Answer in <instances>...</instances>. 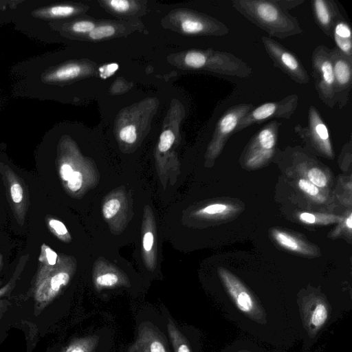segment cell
<instances>
[{
	"label": "cell",
	"instance_id": "6da1fadb",
	"mask_svg": "<svg viewBox=\"0 0 352 352\" xmlns=\"http://www.w3.org/2000/svg\"><path fill=\"white\" fill-rule=\"evenodd\" d=\"M73 6L50 0H20L12 23L16 30L43 43H52L51 27L73 15Z\"/></svg>",
	"mask_w": 352,
	"mask_h": 352
},
{
	"label": "cell",
	"instance_id": "7a4b0ae2",
	"mask_svg": "<svg viewBox=\"0 0 352 352\" xmlns=\"http://www.w3.org/2000/svg\"><path fill=\"white\" fill-rule=\"evenodd\" d=\"M232 7L270 36L280 39L302 33L298 19L281 0H233Z\"/></svg>",
	"mask_w": 352,
	"mask_h": 352
},
{
	"label": "cell",
	"instance_id": "3957f363",
	"mask_svg": "<svg viewBox=\"0 0 352 352\" xmlns=\"http://www.w3.org/2000/svg\"><path fill=\"white\" fill-rule=\"evenodd\" d=\"M312 76L318 94L329 108L336 105L335 80L330 49L324 45L315 47L311 55Z\"/></svg>",
	"mask_w": 352,
	"mask_h": 352
},
{
	"label": "cell",
	"instance_id": "277c9868",
	"mask_svg": "<svg viewBox=\"0 0 352 352\" xmlns=\"http://www.w3.org/2000/svg\"><path fill=\"white\" fill-rule=\"evenodd\" d=\"M38 261L34 296L38 302L46 303L58 294L62 287L67 285L70 275L68 272L60 269L58 258L57 263L52 265L39 255Z\"/></svg>",
	"mask_w": 352,
	"mask_h": 352
},
{
	"label": "cell",
	"instance_id": "5b68a950",
	"mask_svg": "<svg viewBox=\"0 0 352 352\" xmlns=\"http://www.w3.org/2000/svg\"><path fill=\"white\" fill-rule=\"evenodd\" d=\"M0 173L9 204L16 222L22 226L30 206L29 193L23 179L7 164L0 161Z\"/></svg>",
	"mask_w": 352,
	"mask_h": 352
},
{
	"label": "cell",
	"instance_id": "8992f818",
	"mask_svg": "<svg viewBox=\"0 0 352 352\" xmlns=\"http://www.w3.org/2000/svg\"><path fill=\"white\" fill-rule=\"evenodd\" d=\"M261 41L275 67L298 84L309 82L310 78L306 69L294 53L270 37L262 36Z\"/></svg>",
	"mask_w": 352,
	"mask_h": 352
},
{
	"label": "cell",
	"instance_id": "52a82bcc",
	"mask_svg": "<svg viewBox=\"0 0 352 352\" xmlns=\"http://www.w3.org/2000/svg\"><path fill=\"white\" fill-rule=\"evenodd\" d=\"M298 95L292 94L278 101L266 102L254 107L241 120L234 133L272 118L289 119L298 107Z\"/></svg>",
	"mask_w": 352,
	"mask_h": 352
},
{
	"label": "cell",
	"instance_id": "ba28073f",
	"mask_svg": "<svg viewBox=\"0 0 352 352\" xmlns=\"http://www.w3.org/2000/svg\"><path fill=\"white\" fill-rule=\"evenodd\" d=\"M294 130L302 138L309 142L322 153L331 156L333 154L330 136L327 125L320 112L313 105L308 111V126L297 124Z\"/></svg>",
	"mask_w": 352,
	"mask_h": 352
},
{
	"label": "cell",
	"instance_id": "9c48e42d",
	"mask_svg": "<svg viewBox=\"0 0 352 352\" xmlns=\"http://www.w3.org/2000/svg\"><path fill=\"white\" fill-rule=\"evenodd\" d=\"M334 80L336 104L341 109L349 102L352 85V58L339 50L336 47L330 49Z\"/></svg>",
	"mask_w": 352,
	"mask_h": 352
},
{
	"label": "cell",
	"instance_id": "30bf717a",
	"mask_svg": "<svg viewBox=\"0 0 352 352\" xmlns=\"http://www.w3.org/2000/svg\"><path fill=\"white\" fill-rule=\"evenodd\" d=\"M252 104H239L228 108L220 118L215 129L212 148L220 151L228 138L235 131L241 120L254 108Z\"/></svg>",
	"mask_w": 352,
	"mask_h": 352
},
{
	"label": "cell",
	"instance_id": "8fae6325",
	"mask_svg": "<svg viewBox=\"0 0 352 352\" xmlns=\"http://www.w3.org/2000/svg\"><path fill=\"white\" fill-rule=\"evenodd\" d=\"M127 352H169L163 335L153 324L142 323L138 337Z\"/></svg>",
	"mask_w": 352,
	"mask_h": 352
},
{
	"label": "cell",
	"instance_id": "7c38bea8",
	"mask_svg": "<svg viewBox=\"0 0 352 352\" xmlns=\"http://www.w3.org/2000/svg\"><path fill=\"white\" fill-rule=\"evenodd\" d=\"M311 7L318 27L326 35L332 37L334 25L343 19L336 3L333 0H312Z\"/></svg>",
	"mask_w": 352,
	"mask_h": 352
},
{
	"label": "cell",
	"instance_id": "4fadbf2b",
	"mask_svg": "<svg viewBox=\"0 0 352 352\" xmlns=\"http://www.w3.org/2000/svg\"><path fill=\"white\" fill-rule=\"evenodd\" d=\"M219 274L238 309L244 313H252L255 308L254 302L243 285L226 270H221Z\"/></svg>",
	"mask_w": 352,
	"mask_h": 352
},
{
	"label": "cell",
	"instance_id": "5bb4252c",
	"mask_svg": "<svg viewBox=\"0 0 352 352\" xmlns=\"http://www.w3.org/2000/svg\"><path fill=\"white\" fill-rule=\"evenodd\" d=\"M332 37L336 47L347 56L352 58V34L349 23L343 19L338 21L333 28Z\"/></svg>",
	"mask_w": 352,
	"mask_h": 352
},
{
	"label": "cell",
	"instance_id": "9a60e30c",
	"mask_svg": "<svg viewBox=\"0 0 352 352\" xmlns=\"http://www.w3.org/2000/svg\"><path fill=\"white\" fill-rule=\"evenodd\" d=\"M167 329L175 352H191L186 338L170 319H168Z\"/></svg>",
	"mask_w": 352,
	"mask_h": 352
},
{
	"label": "cell",
	"instance_id": "2e32d148",
	"mask_svg": "<svg viewBox=\"0 0 352 352\" xmlns=\"http://www.w3.org/2000/svg\"><path fill=\"white\" fill-rule=\"evenodd\" d=\"M98 341L96 336L80 338L70 344L63 352H94Z\"/></svg>",
	"mask_w": 352,
	"mask_h": 352
},
{
	"label": "cell",
	"instance_id": "e0dca14e",
	"mask_svg": "<svg viewBox=\"0 0 352 352\" xmlns=\"http://www.w3.org/2000/svg\"><path fill=\"white\" fill-rule=\"evenodd\" d=\"M273 235L276 242L282 247L294 252H302L298 241L292 236L278 230H274Z\"/></svg>",
	"mask_w": 352,
	"mask_h": 352
},
{
	"label": "cell",
	"instance_id": "ac0fdd59",
	"mask_svg": "<svg viewBox=\"0 0 352 352\" xmlns=\"http://www.w3.org/2000/svg\"><path fill=\"white\" fill-rule=\"evenodd\" d=\"M19 0H0V24L12 23Z\"/></svg>",
	"mask_w": 352,
	"mask_h": 352
},
{
	"label": "cell",
	"instance_id": "d6986e66",
	"mask_svg": "<svg viewBox=\"0 0 352 352\" xmlns=\"http://www.w3.org/2000/svg\"><path fill=\"white\" fill-rule=\"evenodd\" d=\"M328 318V311L322 302L318 303L314 307L310 318L311 324L316 328H320L326 322Z\"/></svg>",
	"mask_w": 352,
	"mask_h": 352
},
{
	"label": "cell",
	"instance_id": "ffe728a7",
	"mask_svg": "<svg viewBox=\"0 0 352 352\" xmlns=\"http://www.w3.org/2000/svg\"><path fill=\"white\" fill-rule=\"evenodd\" d=\"M46 223L50 231L57 237L64 240L68 236V231L61 221L51 217H46Z\"/></svg>",
	"mask_w": 352,
	"mask_h": 352
},
{
	"label": "cell",
	"instance_id": "44dd1931",
	"mask_svg": "<svg viewBox=\"0 0 352 352\" xmlns=\"http://www.w3.org/2000/svg\"><path fill=\"white\" fill-rule=\"evenodd\" d=\"M309 181L316 187L323 188L326 186L327 178L324 173L320 168L313 167L307 173Z\"/></svg>",
	"mask_w": 352,
	"mask_h": 352
},
{
	"label": "cell",
	"instance_id": "7402d4cb",
	"mask_svg": "<svg viewBox=\"0 0 352 352\" xmlns=\"http://www.w3.org/2000/svg\"><path fill=\"white\" fill-rule=\"evenodd\" d=\"M205 56L203 52L192 51L188 52L185 58V63L190 67L201 69L204 63Z\"/></svg>",
	"mask_w": 352,
	"mask_h": 352
},
{
	"label": "cell",
	"instance_id": "603a6c76",
	"mask_svg": "<svg viewBox=\"0 0 352 352\" xmlns=\"http://www.w3.org/2000/svg\"><path fill=\"white\" fill-rule=\"evenodd\" d=\"M115 29L111 25H102L94 28L90 32L89 36L93 39H101L112 36Z\"/></svg>",
	"mask_w": 352,
	"mask_h": 352
},
{
	"label": "cell",
	"instance_id": "cb8c5ba5",
	"mask_svg": "<svg viewBox=\"0 0 352 352\" xmlns=\"http://www.w3.org/2000/svg\"><path fill=\"white\" fill-rule=\"evenodd\" d=\"M175 140V135L170 130L164 131L160 135L158 148L161 152L167 151Z\"/></svg>",
	"mask_w": 352,
	"mask_h": 352
},
{
	"label": "cell",
	"instance_id": "d4e9b609",
	"mask_svg": "<svg viewBox=\"0 0 352 352\" xmlns=\"http://www.w3.org/2000/svg\"><path fill=\"white\" fill-rule=\"evenodd\" d=\"M120 208V203L118 199H111L106 202L102 208V212L106 219H110L116 215Z\"/></svg>",
	"mask_w": 352,
	"mask_h": 352
},
{
	"label": "cell",
	"instance_id": "484cf974",
	"mask_svg": "<svg viewBox=\"0 0 352 352\" xmlns=\"http://www.w3.org/2000/svg\"><path fill=\"white\" fill-rule=\"evenodd\" d=\"M75 33H87L90 32L95 27L92 22L88 21H80L74 23L70 26H67Z\"/></svg>",
	"mask_w": 352,
	"mask_h": 352
},
{
	"label": "cell",
	"instance_id": "4316f807",
	"mask_svg": "<svg viewBox=\"0 0 352 352\" xmlns=\"http://www.w3.org/2000/svg\"><path fill=\"white\" fill-rule=\"evenodd\" d=\"M82 184V175L79 171H74L67 182V187L72 192H76L80 189Z\"/></svg>",
	"mask_w": 352,
	"mask_h": 352
},
{
	"label": "cell",
	"instance_id": "83f0119b",
	"mask_svg": "<svg viewBox=\"0 0 352 352\" xmlns=\"http://www.w3.org/2000/svg\"><path fill=\"white\" fill-rule=\"evenodd\" d=\"M118 282V276L112 273L100 275L96 278V283L100 287H111L115 285Z\"/></svg>",
	"mask_w": 352,
	"mask_h": 352
},
{
	"label": "cell",
	"instance_id": "f1b7e54d",
	"mask_svg": "<svg viewBox=\"0 0 352 352\" xmlns=\"http://www.w3.org/2000/svg\"><path fill=\"white\" fill-rule=\"evenodd\" d=\"M120 138L127 143H133L136 140L135 127L133 125H128L122 128L120 132Z\"/></svg>",
	"mask_w": 352,
	"mask_h": 352
},
{
	"label": "cell",
	"instance_id": "f546056e",
	"mask_svg": "<svg viewBox=\"0 0 352 352\" xmlns=\"http://www.w3.org/2000/svg\"><path fill=\"white\" fill-rule=\"evenodd\" d=\"M298 186L303 192L311 196H316L319 193L318 187L305 179H300L298 182Z\"/></svg>",
	"mask_w": 352,
	"mask_h": 352
},
{
	"label": "cell",
	"instance_id": "4dcf8cb0",
	"mask_svg": "<svg viewBox=\"0 0 352 352\" xmlns=\"http://www.w3.org/2000/svg\"><path fill=\"white\" fill-rule=\"evenodd\" d=\"M228 206L223 204H214L209 205L202 209L200 212L207 214H218L228 210Z\"/></svg>",
	"mask_w": 352,
	"mask_h": 352
},
{
	"label": "cell",
	"instance_id": "1f68e13d",
	"mask_svg": "<svg viewBox=\"0 0 352 352\" xmlns=\"http://www.w3.org/2000/svg\"><path fill=\"white\" fill-rule=\"evenodd\" d=\"M117 63H110L99 67V73L100 78L106 79L112 76L118 69Z\"/></svg>",
	"mask_w": 352,
	"mask_h": 352
},
{
	"label": "cell",
	"instance_id": "d6a6232c",
	"mask_svg": "<svg viewBox=\"0 0 352 352\" xmlns=\"http://www.w3.org/2000/svg\"><path fill=\"white\" fill-rule=\"evenodd\" d=\"M110 6L118 12H125L129 8V2L126 0H111Z\"/></svg>",
	"mask_w": 352,
	"mask_h": 352
},
{
	"label": "cell",
	"instance_id": "836d02e7",
	"mask_svg": "<svg viewBox=\"0 0 352 352\" xmlns=\"http://www.w3.org/2000/svg\"><path fill=\"white\" fill-rule=\"evenodd\" d=\"M153 243V235L151 232H147L143 238V247L146 251H150Z\"/></svg>",
	"mask_w": 352,
	"mask_h": 352
},
{
	"label": "cell",
	"instance_id": "e575fe53",
	"mask_svg": "<svg viewBox=\"0 0 352 352\" xmlns=\"http://www.w3.org/2000/svg\"><path fill=\"white\" fill-rule=\"evenodd\" d=\"M299 218L301 221L309 223V224H313L316 222V217L309 212H302L300 214Z\"/></svg>",
	"mask_w": 352,
	"mask_h": 352
},
{
	"label": "cell",
	"instance_id": "d590c367",
	"mask_svg": "<svg viewBox=\"0 0 352 352\" xmlns=\"http://www.w3.org/2000/svg\"><path fill=\"white\" fill-rule=\"evenodd\" d=\"M346 227L351 230L352 228V215L351 214H349L348 218L346 220Z\"/></svg>",
	"mask_w": 352,
	"mask_h": 352
},
{
	"label": "cell",
	"instance_id": "8d00e7d4",
	"mask_svg": "<svg viewBox=\"0 0 352 352\" xmlns=\"http://www.w3.org/2000/svg\"><path fill=\"white\" fill-rule=\"evenodd\" d=\"M3 255L0 253V271L1 270V269L3 267Z\"/></svg>",
	"mask_w": 352,
	"mask_h": 352
}]
</instances>
